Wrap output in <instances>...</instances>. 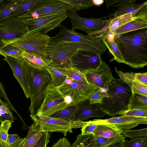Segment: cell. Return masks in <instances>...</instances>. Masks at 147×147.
<instances>
[{
  "mask_svg": "<svg viewBox=\"0 0 147 147\" xmlns=\"http://www.w3.org/2000/svg\"><path fill=\"white\" fill-rule=\"evenodd\" d=\"M113 40L120 53L123 63L136 69L147 65V28L115 36Z\"/></svg>",
  "mask_w": 147,
  "mask_h": 147,
  "instance_id": "cell-1",
  "label": "cell"
},
{
  "mask_svg": "<svg viewBox=\"0 0 147 147\" xmlns=\"http://www.w3.org/2000/svg\"><path fill=\"white\" fill-rule=\"evenodd\" d=\"M133 93L129 85L123 80L113 78L104 91L101 104V109L113 117L129 109Z\"/></svg>",
  "mask_w": 147,
  "mask_h": 147,
  "instance_id": "cell-2",
  "label": "cell"
},
{
  "mask_svg": "<svg viewBox=\"0 0 147 147\" xmlns=\"http://www.w3.org/2000/svg\"><path fill=\"white\" fill-rule=\"evenodd\" d=\"M82 50L100 53L94 47L85 44L63 41H50L47 50L49 60L47 64L61 68L71 67L72 56L77 51Z\"/></svg>",
  "mask_w": 147,
  "mask_h": 147,
  "instance_id": "cell-3",
  "label": "cell"
},
{
  "mask_svg": "<svg viewBox=\"0 0 147 147\" xmlns=\"http://www.w3.org/2000/svg\"><path fill=\"white\" fill-rule=\"evenodd\" d=\"M29 69L30 103L28 109L30 115H34L43 101L51 78L46 67L38 68L29 63Z\"/></svg>",
  "mask_w": 147,
  "mask_h": 147,
  "instance_id": "cell-4",
  "label": "cell"
},
{
  "mask_svg": "<svg viewBox=\"0 0 147 147\" xmlns=\"http://www.w3.org/2000/svg\"><path fill=\"white\" fill-rule=\"evenodd\" d=\"M51 41V37L48 35L38 32L25 34L14 39L2 40L0 41V47L10 44L26 52L40 56L47 63L49 61L47 50Z\"/></svg>",
  "mask_w": 147,
  "mask_h": 147,
  "instance_id": "cell-5",
  "label": "cell"
},
{
  "mask_svg": "<svg viewBox=\"0 0 147 147\" xmlns=\"http://www.w3.org/2000/svg\"><path fill=\"white\" fill-rule=\"evenodd\" d=\"M34 129L39 132L50 133L57 132L62 133L66 136L68 132H73V129L82 128L86 124L88 121L75 120L69 121L51 117L30 115Z\"/></svg>",
  "mask_w": 147,
  "mask_h": 147,
  "instance_id": "cell-6",
  "label": "cell"
},
{
  "mask_svg": "<svg viewBox=\"0 0 147 147\" xmlns=\"http://www.w3.org/2000/svg\"><path fill=\"white\" fill-rule=\"evenodd\" d=\"M74 105L71 98L61 93L58 87L50 84L47 89L43 101L36 114L50 117L55 113Z\"/></svg>",
  "mask_w": 147,
  "mask_h": 147,
  "instance_id": "cell-7",
  "label": "cell"
},
{
  "mask_svg": "<svg viewBox=\"0 0 147 147\" xmlns=\"http://www.w3.org/2000/svg\"><path fill=\"white\" fill-rule=\"evenodd\" d=\"M66 12L64 11L37 18L22 19L27 30L25 34L38 32L45 34L56 28L60 27L61 23L67 17Z\"/></svg>",
  "mask_w": 147,
  "mask_h": 147,
  "instance_id": "cell-8",
  "label": "cell"
},
{
  "mask_svg": "<svg viewBox=\"0 0 147 147\" xmlns=\"http://www.w3.org/2000/svg\"><path fill=\"white\" fill-rule=\"evenodd\" d=\"M59 28V32L55 36L51 37V41H63L86 44L96 49L101 55L107 49L102 41L105 36L84 35L63 25H61Z\"/></svg>",
  "mask_w": 147,
  "mask_h": 147,
  "instance_id": "cell-9",
  "label": "cell"
},
{
  "mask_svg": "<svg viewBox=\"0 0 147 147\" xmlns=\"http://www.w3.org/2000/svg\"><path fill=\"white\" fill-rule=\"evenodd\" d=\"M96 87L89 83L76 81L67 78L64 84L58 87L59 91L71 98L74 105L89 99Z\"/></svg>",
  "mask_w": 147,
  "mask_h": 147,
  "instance_id": "cell-10",
  "label": "cell"
},
{
  "mask_svg": "<svg viewBox=\"0 0 147 147\" xmlns=\"http://www.w3.org/2000/svg\"><path fill=\"white\" fill-rule=\"evenodd\" d=\"M71 9L70 6L61 0H40L29 11L18 17L22 20L37 18Z\"/></svg>",
  "mask_w": 147,
  "mask_h": 147,
  "instance_id": "cell-11",
  "label": "cell"
},
{
  "mask_svg": "<svg viewBox=\"0 0 147 147\" xmlns=\"http://www.w3.org/2000/svg\"><path fill=\"white\" fill-rule=\"evenodd\" d=\"M99 53L88 50H79L72 56V67L83 73L96 69L102 61Z\"/></svg>",
  "mask_w": 147,
  "mask_h": 147,
  "instance_id": "cell-12",
  "label": "cell"
},
{
  "mask_svg": "<svg viewBox=\"0 0 147 147\" xmlns=\"http://www.w3.org/2000/svg\"><path fill=\"white\" fill-rule=\"evenodd\" d=\"M66 14L70 20L71 30L79 29L86 32L100 31L106 26L107 20L93 18H82L76 11L71 10L67 11Z\"/></svg>",
  "mask_w": 147,
  "mask_h": 147,
  "instance_id": "cell-13",
  "label": "cell"
},
{
  "mask_svg": "<svg viewBox=\"0 0 147 147\" xmlns=\"http://www.w3.org/2000/svg\"><path fill=\"white\" fill-rule=\"evenodd\" d=\"M26 28L22 20L18 17H11L0 21V41L14 39L24 34Z\"/></svg>",
  "mask_w": 147,
  "mask_h": 147,
  "instance_id": "cell-14",
  "label": "cell"
},
{
  "mask_svg": "<svg viewBox=\"0 0 147 147\" xmlns=\"http://www.w3.org/2000/svg\"><path fill=\"white\" fill-rule=\"evenodd\" d=\"M84 74L88 83L102 90L107 88L113 78L110 68L102 61L96 69Z\"/></svg>",
  "mask_w": 147,
  "mask_h": 147,
  "instance_id": "cell-15",
  "label": "cell"
},
{
  "mask_svg": "<svg viewBox=\"0 0 147 147\" xmlns=\"http://www.w3.org/2000/svg\"><path fill=\"white\" fill-rule=\"evenodd\" d=\"M96 125L113 124L122 129H129L135 127L138 125L147 123V118L142 117L122 116L102 119H94L89 121Z\"/></svg>",
  "mask_w": 147,
  "mask_h": 147,
  "instance_id": "cell-16",
  "label": "cell"
},
{
  "mask_svg": "<svg viewBox=\"0 0 147 147\" xmlns=\"http://www.w3.org/2000/svg\"><path fill=\"white\" fill-rule=\"evenodd\" d=\"M23 57L18 58L7 56L3 59L8 63L13 74L23 89L27 98H30V90L27 74L23 66Z\"/></svg>",
  "mask_w": 147,
  "mask_h": 147,
  "instance_id": "cell-17",
  "label": "cell"
},
{
  "mask_svg": "<svg viewBox=\"0 0 147 147\" xmlns=\"http://www.w3.org/2000/svg\"><path fill=\"white\" fill-rule=\"evenodd\" d=\"M141 10L110 18L107 20L106 26L101 30L95 32H87L88 34L89 35L105 36L110 33H113L120 27L132 20L137 14Z\"/></svg>",
  "mask_w": 147,
  "mask_h": 147,
  "instance_id": "cell-18",
  "label": "cell"
},
{
  "mask_svg": "<svg viewBox=\"0 0 147 147\" xmlns=\"http://www.w3.org/2000/svg\"><path fill=\"white\" fill-rule=\"evenodd\" d=\"M78 107L75 120L84 121L91 117H103L106 113L101 109L100 104H90L89 99L77 104Z\"/></svg>",
  "mask_w": 147,
  "mask_h": 147,
  "instance_id": "cell-19",
  "label": "cell"
},
{
  "mask_svg": "<svg viewBox=\"0 0 147 147\" xmlns=\"http://www.w3.org/2000/svg\"><path fill=\"white\" fill-rule=\"evenodd\" d=\"M147 28V5L131 21L118 28L114 33L115 36Z\"/></svg>",
  "mask_w": 147,
  "mask_h": 147,
  "instance_id": "cell-20",
  "label": "cell"
},
{
  "mask_svg": "<svg viewBox=\"0 0 147 147\" xmlns=\"http://www.w3.org/2000/svg\"><path fill=\"white\" fill-rule=\"evenodd\" d=\"M136 0H122L119 3L113 5V7L117 8L113 13L109 14L105 18L116 17L124 14L134 13L142 10L147 5L146 1L142 3H136Z\"/></svg>",
  "mask_w": 147,
  "mask_h": 147,
  "instance_id": "cell-21",
  "label": "cell"
},
{
  "mask_svg": "<svg viewBox=\"0 0 147 147\" xmlns=\"http://www.w3.org/2000/svg\"><path fill=\"white\" fill-rule=\"evenodd\" d=\"M115 70L120 78L129 85L133 94L138 93L147 96V86L136 79L135 73L124 72L118 70L116 67L115 68Z\"/></svg>",
  "mask_w": 147,
  "mask_h": 147,
  "instance_id": "cell-22",
  "label": "cell"
},
{
  "mask_svg": "<svg viewBox=\"0 0 147 147\" xmlns=\"http://www.w3.org/2000/svg\"><path fill=\"white\" fill-rule=\"evenodd\" d=\"M122 130L114 124H98L92 134L95 138L98 136L111 138L121 135Z\"/></svg>",
  "mask_w": 147,
  "mask_h": 147,
  "instance_id": "cell-23",
  "label": "cell"
},
{
  "mask_svg": "<svg viewBox=\"0 0 147 147\" xmlns=\"http://www.w3.org/2000/svg\"><path fill=\"white\" fill-rule=\"evenodd\" d=\"M24 0H4L0 4V21L7 18L22 5Z\"/></svg>",
  "mask_w": 147,
  "mask_h": 147,
  "instance_id": "cell-24",
  "label": "cell"
},
{
  "mask_svg": "<svg viewBox=\"0 0 147 147\" xmlns=\"http://www.w3.org/2000/svg\"><path fill=\"white\" fill-rule=\"evenodd\" d=\"M46 68L51 77L52 86L59 87L64 84L67 78L66 76L55 66L47 64Z\"/></svg>",
  "mask_w": 147,
  "mask_h": 147,
  "instance_id": "cell-25",
  "label": "cell"
},
{
  "mask_svg": "<svg viewBox=\"0 0 147 147\" xmlns=\"http://www.w3.org/2000/svg\"><path fill=\"white\" fill-rule=\"evenodd\" d=\"M78 108L77 105L69 106L55 113L50 117L63 119L69 121H75V116Z\"/></svg>",
  "mask_w": 147,
  "mask_h": 147,
  "instance_id": "cell-26",
  "label": "cell"
},
{
  "mask_svg": "<svg viewBox=\"0 0 147 147\" xmlns=\"http://www.w3.org/2000/svg\"><path fill=\"white\" fill-rule=\"evenodd\" d=\"M56 67L68 78L74 81L88 83L85 74L81 72L75 68L72 67L67 68Z\"/></svg>",
  "mask_w": 147,
  "mask_h": 147,
  "instance_id": "cell-27",
  "label": "cell"
},
{
  "mask_svg": "<svg viewBox=\"0 0 147 147\" xmlns=\"http://www.w3.org/2000/svg\"><path fill=\"white\" fill-rule=\"evenodd\" d=\"M69 147H96L94 135L93 134L86 135L79 134L75 141Z\"/></svg>",
  "mask_w": 147,
  "mask_h": 147,
  "instance_id": "cell-28",
  "label": "cell"
},
{
  "mask_svg": "<svg viewBox=\"0 0 147 147\" xmlns=\"http://www.w3.org/2000/svg\"><path fill=\"white\" fill-rule=\"evenodd\" d=\"M43 132L34 129L33 124L28 127V132L21 147H33L42 136Z\"/></svg>",
  "mask_w": 147,
  "mask_h": 147,
  "instance_id": "cell-29",
  "label": "cell"
},
{
  "mask_svg": "<svg viewBox=\"0 0 147 147\" xmlns=\"http://www.w3.org/2000/svg\"><path fill=\"white\" fill-rule=\"evenodd\" d=\"M129 109L147 110V96L138 94H133Z\"/></svg>",
  "mask_w": 147,
  "mask_h": 147,
  "instance_id": "cell-30",
  "label": "cell"
},
{
  "mask_svg": "<svg viewBox=\"0 0 147 147\" xmlns=\"http://www.w3.org/2000/svg\"><path fill=\"white\" fill-rule=\"evenodd\" d=\"M25 52L9 44L2 46L0 47V54L4 57L9 56L20 58L23 57L22 55Z\"/></svg>",
  "mask_w": 147,
  "mask_h": 147,
  "instance_id": "cell-31",
  "label": "cell"
},
{
  "mask_svg": "<svg viewBox=\"0 0 147 147\" xmlns=\"http://www.w3.org/2000/svg\"><path fill=\"white\" fill-rule=\"evenodd\" d=\"M70 6L71 10L76 11L82 9H87L95 6L93 0H61Z\"/></svg>",
  "mask_w": 147,
  "mask_h": 147,
  "instance_id": "cell-32",
  "label": "cell"
},
{
  "mask_svg": "<svg viewBox=\"0 0 147 147\" xmlns=\"http://www.w3.org/2000/svg\"><path fill=\"white\" fill-rule=\"evenodd\" d=\"M102 41L109 52L113 56V58L111 60H115L119 63H123V60L120 53L114 40H109L105 36Z\"/></svg>",
  "mask_w": 147,
  "mask_h": 147,
  "instance_id": "cell-33",
  "label": "cell"
},
{
  "mask_svg": "<svg viewBox=\"0 0 147 147\" xmlns=\"http://www.w3.org/2000/svg\"><path fill=\"white\" fill-rule=\"evenodd\" d=\"M22 57L33 66L39 68L46 67L47 62L41 57L33 54L25 52Z\"/></svg>",
  "mask_w": 147,
  "mask_h": 147,
  "instance_id": "cell-34",
  "label": "cell"
},
{
  "mask_svg": "<svg viewBox=\"0 0 147 147\" xmlns=\"http://www.w3.org/2000/svg\"><path fill=\"white\" fill-rule=\"evenodd\" d=\"M40 0H24L21 6L7 18L11 17H18L29 11Z\"/></svg>",
  "mask_w": 147,
  "mask_h": 147,
  "instance_id": "cell-35",
  "label": "cell"
},
{
  "mask_svg": "<svg viewBox=\"0 0 147 147\" xmlns=\"http://www.w3.org/2000/svg\"><path fill=\"white\" fill-rule=\"evenodd\" d=\"M95 138L96 147H106L112 143L125 139L123 134L111 138L98 136Z\"/></svg>",
  "mask_w": 147,
  "mask_h": 147,
  "instance_id": "cell-36",
  "label": "cell"
},
{
  "mask_svg": "<svg viewBox=\"0 0 147 147\" xmlns=\"http://www.w3.org/2000/svg\"><path fill=\"white\" fill-rule=\"evenodd\" d=\"M12 123V122L9 120L5 121L1 123L0 143L11 146L8 141V133L9 128L11 127Z\"/></svg>",
  "mask_w": 147,
  "mask_h": 147,
  "instance_id": "cell-37",
  "label": "cell"
},
{
  "mask_svg": "<svg viewBox=\"0 0 147 147\" xmlns=\"http://www.w3.org/2000/svg\"><path fill=\"white\" fill-rule=\"evenodd\" d=\"M121 134L125 137L131 139L147 136V128L137 130L122 129Z\"/></svg>",
  "mask_w": 147,
  "mask_h": 147,
  "instance_id": "cell-38",
  "label": "cell"
},
{
  "mask_svg": "<svg viewBox=\"0 0 147 147\" xmlns=\"http://www.w3.org/2000/svg\"><path fill=\"white\" fill-rule=\"evenodd\" d=\"M16 119L13 115L8 107L0 103V124L6 120L9 121L13 123Z\"/></svg>",
  "mask_w": 147,
  "mask_h": 147,
  "instance_id": "cell-39",
  "label": "cell"
},
{
  "mask_svg": "<svg viewBox=\"0 0 147 147\" xmlns=\"http://www.w3.org/2000/svg\"><path fill=\"white\" fill-rule=\"evenodd\" d=\"M0 103L7 106L9 109L16 113L21 119L22 118L10 102L3 85L1 82H0Z\"/></svg>",
  "mask_w": 147,
  "mask_h": 147,
  "instance_id": "cell-40",
  "label": "cell"
},
{
  "mask_svg": "<svg viewBox=\"0 0 147 147\" xmlns=\"http://www.w3.org/2000/svg\"><path fill=\"white\" fill-rule=\"evenodd\" d=\"M123 147H147V136L131 139L125 141Z\"/></svg>",
  "mask_w": 147,
  "mask_h": 147,
  "instance_id": "cell-41",
  "label": "cell"
},
{
  "mask_svg": "<svg viewBox=\"0 0 147 147\" xmlns=\"http://www.w3.org/2000/svg\"><path fill=\"white\" fill-rule=\"evenodd\" d=\"M101 90L97 88L94 90L89 98L90 104H101L104 94V91L102 92Z\"/></svg>",
  "mask_w": 147,
  "mask_h": 147,
  "instance_id": "cell-42",
  "label": "cell"
},
{
  "mask_svg": "<svg viewBox=\"0 0 147 147\" xmlns=\"http://www.w3.org/2000/svg\"><path fill=\"white\" fill-rule=\"evenodd\" d=\"M120 116H128L147 118V110L129 109L120 113Z\"/></svg>",
  "mask_w": 147,
  "mask_h": 147,
  "instance_id": "cell-43",
  "label": "cell"
},
{
  "mask_svg": "<svg viewBox=\"0 0 147 147\" xmlns=\"http://www.w3.org/2000/svg\"><path fill=\"white\" fill-rule=\"evenodd\" d=\"M50 137L51 133L43 132L42 136L33 147H48Z\"/></svg>",
  "mask_w": 147,
  "mask_h": 147,
  "instance_id": "cell-44",
  "label": "cell"
},
{
  "mask_svg": "<svg viewBox=\"0 0 147 147\" xmlns=\"http://www.w3.org/2000/svg\"><path fill=\"white\" fill-rule=\"evenodd\" d=\"M96 126L97 125L92 124L89 121H88L86 124L82 127L81 134L82 135H86L92 134Z\"/></svg>",
  "mask_w": 147,
  "mask_h": 147,
  "instance_id": "cell-45",
  "label": "cell"
},
{
  "mask_svg": "<svg viewBox=\"0 0 147 147\" xmlns=\"http://www.w3.org/2000/svg\"><path fill=\"white\" fill-rule=\"evenodd\" d=\"M70 145V142L67 138H62L54 143L52 147H69Z\"/></svg>",
  "mask_w": 147,
  "mask_h": 147,
  "instance_id": "cell-46",
  "label": "cell"
},
{
  "mask_svg": "<svg viewBox=\"0 0 147 147\" xmlns=\"http://www.w3.org/2000/svg\"><path fill=\"white\" fill-rule=\"evenodd\" d=\"M136 79L138 81L147 86V73H135Z\"/></svg>",
  "mask_w": 147,
  "mask_h": 147,
  "instance_id": "cell-47",
  "label": "cell"
},
{
  "mask_svg": "<svg viewBox=\"0 0 147 147\" xmlns=\"http://www.w3.org/2000/svg\"><path fill=\"white\" fill-rule=\"evenodd\" d=\"M126 140L124 139L112 143L106 147H123V144Z\"/></svg>",
  "mask_w": 147,
  "mask_h": 147,
  "instance_id": "cell-48",
  "label": "cell"
},
{
  "mask_svg": "<svg viewBox=\"0 0 147 147\" xmlns=\"http://www.w3.org/2000/svg\"><path fill=\"white\" fill-rule=\"evenodd\" d=\"M122 0H106V4L107 7L112 5H114L121 2Z\"/></svg>",
  "mask_w": 147,
  "mask_h": 147,
  "instance_id": "cell-49",
  "label": "cell"
},
{
  "mask_svg": "<svg viewBox=\"0 0 147 147\" xmlns=\"http://www.w3.org/2000/svg\"><path fill=\"white\" fill-rule=\"evenodd\" d=\"M103 0H93V2L94 5H99L103 3Z\"/></svg>",
  "mask_w": 147,
  "mask_h": 147,
  "instance_id": "cell-50",
  "label": "cell"
},
{
  "mask_svg": "<svg viewBox=\"0 0 147 147\" xmlns=\"http://www.w3.org/2000/svg\"><path fill=\"white\" fill-rule=\"evenodd\" d=\"M0 147H21L20 146H12L5 144L0 143Z\"/></svg>",
  "mask_w": 147,
  "mask_h": 147,
  "instance_id": "cell-51",
  "label": "cell"
},
{
  "mask_svg": "<svg viewBox=\"0 0 147 147\" xmlns=\"http://www.w3.org/2000/svg\"><path fill=\"white\" fill-rule=\"evenodd\" d=\"M4 0H0V4Z\"/></svg>",
  "mask_w": 147,
  "mask_h": 147,
  "instance_id": "cell-52",
  "label": "cell"
},
{
  "mask_svg": "<svg viewBox=\"0 0 147 147\" xmlns=\"http://www.w3.org/2000/svg\"><path fill=\"white\" fill-rule=\"evenodd\" d=\"M0 125H1V124H0Z\"/></svg>",
  "mask_w": 147,
  "mask_h": 147,
  "instance_id": "cell-53",
  "label": "cell"
}]
</instances>
